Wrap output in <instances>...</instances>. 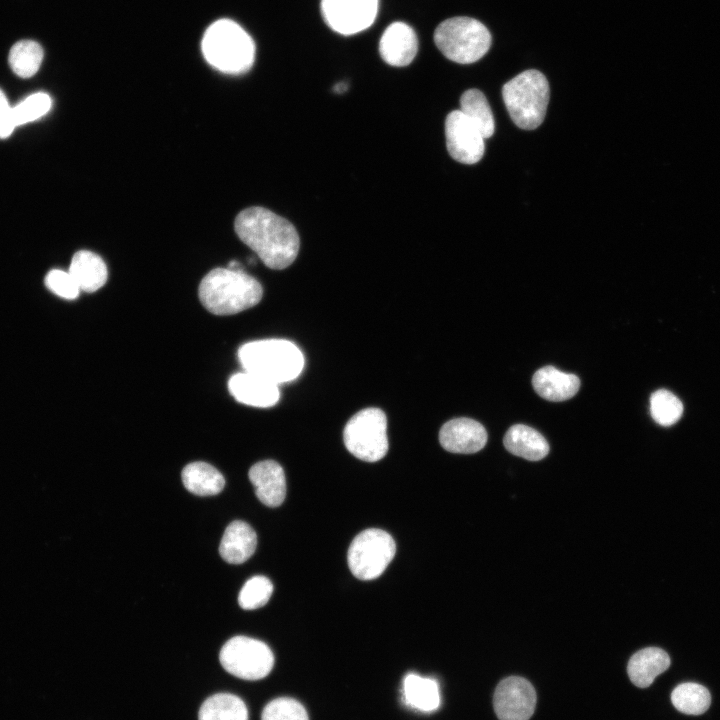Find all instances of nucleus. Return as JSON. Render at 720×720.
Wrapping results in <instances>:
<instances>
[{"mask_svg":"<svg viewBox=\"0 0 720 720\" xmlns=\"http://www.w3.org/2000/svg\"><path fill=\"white\" fill-rule=\"evenodd\" d=\"M239 239L269 268L281 270L296 259L300 240L291 222L264 207H249L235 218Z\"/></svg>","mask_w":720,"mask_h":720,"instance_id":"f257e3e1","label":"nucleus"},{"mask_svg":"<svg viewBox=\"0 0 720 720\" xmlns=\"http://www.w3.org/2000/svg\"><path fill=\"white\" fill-rule=\"evenodd\" d=\"M198 295L203 306L215 315H232L249 309L262 298L257 279L244 270L215 268L202 279Z\"/></svg>","mask_w":720,"mask_h":720,"instance_id":"f03ea898","label":"nucleus"},{"mask_svg":"<svg viewBox=\"0 0 720 720\" xmlns=\"http://www.w3.org/2000/svg\"><path fill=\"white\" fill-rule=\"evenodd\" d=\"M244 371L277 385L296 379L303 370L300 349L285 339H265L245 343L238 351Z\"/></svg>","mask_w":720,"mask_h":720,"instance_id":"7ed1b4c3","label":"nucleus"},{"mask_svg":"<svg viewBox=\"0 0 720 720\" xmlns=\"http://www.w3.org/2000/svg\"><path fill=\"white\" fill-rule=\"evenodd\" d=\"M201 48L207 62L224 73H243L251 68L255 59L252 38L230 19L212 23L204 33Z\"/></svg>","mask_w":720,"mask_h":720,"instance_id":"20e7f679","label":"nucleus"},{"mask_svg":"<svg viewBox=\"0 0 720 720\" xmlns=\"http://www.w3.org/2000/svg\"><path fill=\"white\" fill-rule=\"evenodd\" d=\"M506 109L516 126L533 130L545 118L550 89L546 77L538 70L518 74L502 88Z\"/></svg>","mask_w":720,"mask_h":720,"instance_id":"39448f33","label":"nucleus"},{"mask_svg":"<svg viewBox=\"0 0 720 720\" xmlns=\"http://www.w3.org/2000/svg\"><path fill=\"white\" fill-rule=\"evenodd\" d=\"M441 53L453 62L469 64L481 59L489 50L491 35L478 20L453 17L441 22L434 32Z\"/></svg>","mask_w":720,"mask_h":720,"instance_id":"423d86ee","label":"nucleus"},{"mask_svg":"<svg viewBox=\"0 0 720 720\" xmlns=\"http://www.w3.org/2000/svg\"><path fill=\"white\" fill-rule=\"evenodd\" d=\"M387 420L379 408H366L347 422L343 438L348 451L366 462L382 459L388 451Z\"/></svg>","mask_w":720,"mask_h":720,"instance_id":"0eeeda50","label":"nucleus"},{"mask_svg":"<svg viewBox=\"0 0 720 720\" xmlns=\"http://www.w3.org/2000/svg\"><path fill=\"white\" fill-rule=\"evenodd\" d=\"M395 541L386 531L370 528L351 542L347 560L352 574L360 580L378 578L394 558Z\"/></svg>","mask_w":720,"mask_h":720,"instance_id":"6e6552de","label":"nucleus"},{"mask_svg":"<svg viewBox=\"0 0 720 720\" xmlns=\"http://www.w3.org/2000/svg\"><path fill=\"white\" fill-rule=\"evenodd\" d=\"M219 661L231 675L243 680H259L266 677L274 665L271 649L262 641L235 636L221 648Z\"/></svg>","mask_w":720,"mask_h":720,"instance_id":"1a4fd4ad","label":"nucleus"},{"mask_svg":"<svg viewBox=\"0 0 720 720\" xmlns=\"http://www.w3.org/2000/svg\"><path fill=\"white\" fill-rule=\"evenodd\" d=\"M378 0H322L321 11L327 25L343 35L367 29L374 22Z\"/></svg>","mask_w":720,"mask_h":720,"instance_id":"9d476101","label":"nucleus"},{"mask_svg":"<svg viewBox=\"0 0 720 720\" xmlns=\"http://www.w3.org/2000/svg\"><path fill=\"white\" fill-rule=\"evenodd\" d=\"M536 692L525 678L510 676L499 682L493 696L499 720H529L536 707Z\"/></svg>","mask_w":720,"mask_h":720,"instance_id":"9b49d317","label":"nucleus"},{"mask_svg":"<svg viewBox=\"0 0 720 720\" xmlns=\"http://www.w3.org/2000/svg\"><path fill=\"white\" fill-rule=\"evenodd\" d=\"M446 147L450 156L463 164H475L484 154V138L460 111H451L445 120Z\"/></svg>","mask_w":720,"mask_h":720,"instance_id":"f8f14e48","label":"nucleus"},{"mask_svg":"<svg viewBox=\"0 0 720 720\" xmlns=\"http://www.w3.org/2000/svg\"><path fill=\"white\" fill-rule=\"evenodd\" d=\"M439 441L449 452L471 454L485 446L487 432L482 424L473 419L456 418L442 426Z\"/></svg>","mask_w":720,"mask_h":720,"instance_id":"ddd939ff","label":"nucleus"},{"mask_svg":"<svg viewBox=\"0 0 720 720\" xmlns=\"http://www.w3.org/2000/svg\"><path fill=\"white\" fill-rule=\"evenodd\" d=\"M228 389L238 402L253 407H271L280 398L279 385L246 371L232 375Z\"/></svg>","mask_w":720,"mask_h":720,"instance_id":"4468645a","label":"nucleus"},{"mask_svg":"<svg viewBox=\"0 0 720 720\" xmlns=\"http://www.w3.org/2000/svg\"><path fill=\"white\" fill-rule=\"evenodd\" d=\"M417 50V36L414 30L403 22L390 24L379 42L380 55L391 66L409 65L416 56Z\"/></svg>","mask_w":720,"mask_h":720,"instance_id":"2eb2a0df","label":"nucleus"},{"mask_svg":"<svg viewBox=\"0 0 720 720\" xmlns=\"http://www.w3.org/2000/svg\"><path fill=\"white\" fill-rule=\"evenodd\" d=\"M257 498L268 507L280 506L286 496V478L283 468L273 460L254 464L248 473Z\"/></svg>","mask_w":720,"mask_h":720,"instance_id":"dca6fc26","label":"nucleus"},{"mask_svg":"<svg viewBox=\"0 0 720 720\" xmlns=\"http://www.w3.org/2000/svg\"><path fill=\"white\" fill-rule=\"evenodd\" d=\"M532 385L540 397L560 402L576 395L580 380L574 374L562 372L553 366H545L534 373Z\"/></svg>","mask_w":720,"mask_h":720,"instance_id":"f3484780","label":"nucleus"},{"mask_svg":"<svg viewBox=\"0 0 720 720\" xmlns=\"http://www.w3.org/2000/svg\"><path fill=\"white\" fill-rule=\"evenodd\" d=\"M257 536L253 528L246 522H231L224 531L219 553L224 561L230 564H241L255 552Z\"/></svg>","mask_w":720,"mask_h":720,"instance_id":"a211bd4d","label":"nucleus"},{"mask_svg":"<svg viewBox=\"0 0 720 720\" xmlns=\"http://www.w3.org/2000/svg\"><path fill=\"white\" fill-rule=\"evenodd\" d=\"M670 663V657L663 649L647 647L631 656L627 664V673L635 686L646 688L659 674L669 668Z\"/></svg>","mask_w":720,"mask_h":720,"instance_id":"6ab92c4d","label":"nucleus"},{"mask_svg":"<svg viewBox=\"0 0 720 720\" xmlns=\"http://www.w3.org/2000/svg\"><path fill=\"white\" fill-rule=\"evenodd\" d=\"M68 271L80 290L88 293L100 289L106 283L108 276L102 258L88 250H80L73 255Z\"/></svg>","mask_w":720,"mask_h":720,"instance_id":"aec40b11","label":"nucleus"},{"mask_svg":"<svg viewBox=\"0 0 720 720\" xmlns=\"http://www.w3.org/2000/svg\"><path fill=\"white\" fill-rule=\"evenodd\" d=\"M503 444L510 453L529 461L541 460L549 452L546 439L537 430L523 424L511 426Z\"/></svg>","mask_w":720,"mask_h":720,"instance_id":"412c9836","label":"nucleus"},{"mask_svg":"<svg viewBox=\"0 0 720 720\" xmlns=\"http://www.w3.org/2000/svg\"><path fill=\"white\" fill-rule=\"evenodd\" d=\"M403 697L408 706L423 712L437 710L441 701L437 681L414 673L404 678Z\"/></svg>","mask_w":720,"mask_h":720,"instance_id":"4be33fe9","label":"nucleus"},{"mask_svg":"<svg viewBox=\"0 0 720 720\" xmlns=\"http://www.w3.org/2000/svg\"><path fill=\"white\" fill-rule=\"evenodd\" d=\"M185 488L198 496L219 494L225 485L223 475L212 465L205 462H192L182 471Z\"/></svg>","mask_w":720,"mask_h":720,"instance_id":"5701e85b","label":"nucleus"},{"mask_svg":"<svg viewBox=\"0 0 720 720\" xmlns=\"http://www.w3.org/2000/svg\"><path fill=\"white\" fill-rule=\"evenodd\" d=\"M198 720H248V709L238 696L218 693L202 703Z\"/></svg>","mask_w":720,"mask_h":720,"instance_id":"b1692460","label":"nucleus"},{"mask_svg":"<svg viewBox=\"0 0 720 720\" xmlns=\"http://www.w3.org/2000/svg\"><path fill=\"white\" fill-rule=\"evenodd\" d=\"M460 111L479 130L484 139L493 135L495 122L492 110L480 90L469 89L462 94Z\"/></svg>","mask_w":720,"mask_h":720,"instance_id":"393cba45","label":"nucleus"},{"mask_svg":"<svg viewBox=\"0 0 720 720\" xmlns=\"http://www.w3.org/2000/svg\"><path fill=\"white\" fill-rule=\"evenodd\" d=\"M671 701L681 713L700 715L709 708L711 695L706 687L698 683L686 682L674 688L671 693Z\"/></svg>","mask_w":720,"mask_h":720,"instance_id":"a878e982","label":"nucleus"},{"mask_svg":"<svg viewBox=\"0 0 720 720\" xmlns=\"http://www.w3.org/2000/svg\"><path fill=\"white\" fill-rule=\"evenodd\" d=\"M43 60V49L35 41L21 40L15 43L9 52V65L12 71L21 78L32 77L40 68Z\"/></svg>","mask_w":720,"mask_h":720,"instance_id":"bb28decb","label":"nucleus"},{"mask_svg":"<svg viewBox=\"0 0 720 720\" xmlns=\"http://www.w3.org/2000/svg\"><path fill=\"white\" fill-rule=\"evenodd\" d=\"M682 402L668 390L660 389L650 397V413L652 418L662 426H671L681 417Z\"/></svg>","mask_w":720,"mask_h":720,"instance_id":"cd10ccee","label":"nucleus"},{"mask_svg":"<svg viewBox=\"0 0 720 720\" xmlns=\"http://www.w3.org/2000/svg\"><path fill=\"white\" fill-rule=\"evenodd\" d=\"M273 592L272 582L265 576H253L245 582L238 596V603L244 610L264 606Z\"/></svg>","mask_w":720,"mask_h":720,"instance_id":"c85d7f7f","label":"nucleus"},{"mask_svg":"<svg viewBox=\"0 0 720 720\" xmlns=\"http://www.w3.org/2000/svg\"><path fill=\"white\" fill-rule=\"evenodd\" d=\"M52 100L47 93H34L13 107L16 127L34 121L45 115L51 108Z\"/></svg>","mask_w":720,"mask_h":720,"instance_id":"c756f323","label":"nucleus"},{"mask_svg":"<svg viewBox=\"0 0 720 720\" xmlns=\"http://www.w3.org/2000/svg\"><path fill=\"white\" fill-rule=\"evenodd\" d=\"M261 720H309V717L300 702L289 697H279L264 707Z\"/></svg>","mask_w":720,"mask_h":720,"instance_id":"7c9ffc66","label":"nucleus"},{"mask_svg":"<svg viewBox=\"0 0 720 720\" xmlns=\"http://www.w3.org/2000/svg\"><path fill=\"white\" fill-rule=\"evenodd\" d=\"M45 285L52 293L67 300L77 298L81 291L69 271L60 269L51 270L46 275Z\"/></svg>","mask_w":720,"mask_h":720,"instance_id":"2f4dec72","label":"nucleus"},{"mask_svg":"<svg viewBox=\"0 0 720 720\" xmlns=\"http://www.w3.org/2000/svg\"><path fill=\"white\" fill-rule=\"evenodd\" d=\"M16 127L13 117V107L0 89V138L8 137Z\"/></svg>","mask_w":720,"mask_h":720,"instance_id":"473e14b6","label":"nucleus"},{"mask_svg":"<svg viewBox=\"0 0 720 720\" xmlns=\"http://www.w3.org/2000/svg\"><path fill=\"white\" fill-rule=\"evenodd\" d=\"M347 88H348L347 83H345V82H340V83H337V84L333 87V90H334V92H336V93H338V94H342V93H344V92L347 90Z\"/></svg>","mask_w":720,"mask_h":720,"instance_id":"72a5a7b5","label":"nucleus"}]
</instances>
